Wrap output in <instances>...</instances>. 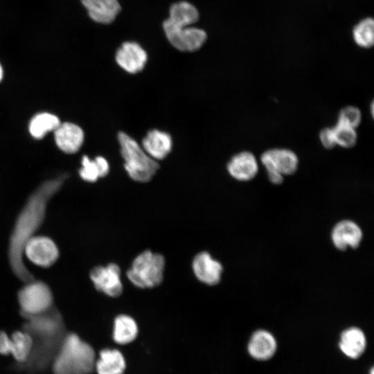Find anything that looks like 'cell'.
Masks as SVG:
<instances>
[{"mask_svg":"<svg viewBox=\"0 0 374 374\" xmlns=\"http://www.w3.org/2000/svg\"><path fill=\"white\" fill-rule=\"evenodd\" d=\"M170 135L158 130L149 131L142 141V148L153 159L166 158L172 149Z\"/></svg>","mask_w":374,"mask_h":374,"instance_id":"ac0fdd59","label":"cell"},{"mask_svg":"<svg viewBox=\"0 0 374 374\" xmlns=\"http://www.w3.org/2000/svg\"><path fill=\"white\" fill-rule=\"evenodd\" d=\"M24 256L39 267H48L58 259L59 249L51 238L35 235L26 242L24 249Z\"/></svg>","mask_w":374,"mask_h":374,"instance_id":"ba28073f","label":"cell"},{"mask_svg":"<svg viewBox=\"0 0 374 374\" xmlns=\"http://www.w3.org/2000/svg\"><path fill=\"white\" fill-rule=\"evenodd\" d=\"M11 340L10 337L3 331L0 332V354L9 355L10 354Z\"/></svg>","mask_w":374,"mask_h":374,"instance_id":"f546056e","label":"cell"},{"mask_svg":"<svg viewBox=\"0 0 374 374\" xmlns=\"http://www.w3.org/2000/svg\"><path fill=\"white\" fill-rule=\"evenodd\" d=\"M17 299L23 317L44 312L53 306V296L49 286L35 278L25 283L18 292Z\"/></svg>","mask_w":374,"mask_h":374,"instance_id":"8992f818","label":"cell"},{"mask_svg":"<svg viewBox=\"0 0 374 374\" xmlns=\"http://www.w3.org/2000/svg\"><path fill=\"white\" fill-rule=\"evenodd\" d=\"M64 177L42 183L30 195L17 215L11 231L8 249V262L14 274L24 283L35 278L24 261V249L26 242L42 224L51 198L60 189Z\"/></svg>","mask_w":374,"mask_h":374,"instance_id":"6da1fadb","label":"cell"},{"mask_svg":"<svg viewBox=\"0 0 374 374\" xmlns=\"http://www.w3.org/2000/svg\"><path fill=\"white\" fill-rule=\"evenodd\" d=\"M95 364L93 348L76 334L69 333L54 357L53 371L55 374H90Z\"/></svg>","mask_w":374,"mask_h":374,"instance_id":"3957f363","label":"cell"},{"mask_svg":"<svg viewBox=\"0 0 374 374\" xmlns=\"http://www.w3.org/2000/svg\"><path fill=\"white\" fill-rule=\"evenodd\" d=\"M24 318L23 330L33 339V349L26 362L35 368H42L55 355L66 335L62 316L53 306L44 312Z\"/></svg>","mask_w":374,"mask_h":374,"instance_id":"7a4b0ae2","label":"cell"},{"mask_svg":"<svg viewBox=\"0 0 374 374\" xmlns=\"http://www.w3.org/2000/svg\"><path fill=\"white\" fill-rule=\"evenodd\" d=\"M10 354L17 362H26L33 349V339L26 331H16L11 337Z\"/></svg>","mask_w":374,"mask_h":374,"instance_id":"cb8c5ba5","label":"cell"},{"mask_svg":"<svg viewBox=\"0 0 374 374\" xmlns=\"http://www.w3.org/2000/svg\"><path fill=\"white\" fill-rule=\"evenodd\" d=\"M116 62L124 71L136 73L143 69L148 60L146 51L135 42H125L117 50Z\"/></svg>","mask_w":374,"mask_h":374,"instance_id":"8fae6325","label":"cell"},{"mask_svg":"<svg viewBox=\"0 0 374 374\" xmlns=\"http://www.w3.org/2000/svg\"><path fill=\"white\" fill-rule=\"evenodd\" d=\"M164 265L163 256L145 251L134 260L127 276L138 287H153L163 280Z\"/></svg>","mask_w":374,"mask_h":374,"instance_id":"5b68a950","label":"cell"},{"mask_svg":"<svg viewBox=\"0 0 374 374\" xmlns=\"http://www.w3.org/2000/svg\"><path fill=\"white\" fill-rule=\"evenodd\" d=\"M54 132L55 143L63 152L74 153L80 148L84 141V132L77 125L60 123Z\"/></svg>","mask_w":374,"mask_h":374,"instance_id":"e0dca14e","label":"cell"},{"mask_svg":"<svg viewBox=\"0 0 374 374\" xmlns=\"http://www.w3.org/2000/svg\"><path fill=\"white\" fill-rule=\"evenodd\" d=\"M3 69H2V66L0 64V82L1 80H2V78H3Z\"/></svg>","mask_w":374,"mask_h":374,"instance_id":"1f68e13d","label":"cell"},{"mask_svg":"<svg viewBox=\"0 0 374 374\" xmlns=\"http://www.w3.org/2000/svg\"><path fill=\"white\" fill-rule=\"evenodd\" d=\"M118 140L125 162L124 167L129 176L136 181H149L159 168L158 163L126 133L120 132Z\"/></svg>","mask_w":374,"mask_h":374,"instance_id":"277c9868","label":"cell"},{"mask_svg":"<svg viewBox=\"0 0 374 374\" xmlns=\"http://www.w3.org/2000/svg\"><path fill=\"white\" fill-rule=\"evenodd\" d=\"M355 43L362 48H370L374 44V21L367 17L359 21L353 28Z\"/></svg>","mask_w":374,"mask_h":374,"instance_id":"484cf974","label":"cell"},{"mask_svg":"<svg viewBox=\"0 0 374 374\" xmlns=\"http://www.w3.org/2000/svg\"><path fill=\"white\" fill-rule=\"evenodd\" d=\"M374 371H373V368H371V374H373Z\"/></svg>","mask_w":374,"mask_h":374,"instance_id":"836d02e7","label":"cell"},{"mask_svg":"<svg viewBox=\"0 0 374 374\" xmlns=\"http://www.w3.org/2000/svg\"><path fill=\"white\" fill-rule=\"evenodd\" d=\"M119 267L110 263L106 267L96 266L90 271V278L96 289L105 294L116 297L121 295L123 285L120 278Z\"/></svg>","mask_w":374,"mask_h":374,"instance_id":"30bf717a","label":"cell"},{"mask_svg":"<svg viewBox=\"0 0 374 374\" xmlns=\"http://www.w3.org/2000/svg\"><path fill=\"white\" fill-rule=\"evenodd\" d=\"M319 139L322 145L328 150H331L336 146L332 127H325L319 133Z\"/></svg>","mask_w":374,"mask_h":374,"instance_id":"f1b7e54d","label":"cell"},{"mask_svg":"<svg viewBox=\"0 0 374 374\" xmlns=\"http://www.w3.org/2000/svg\"><path fill=\"white\" fill-rule=\"evenodd\" d=\"M331 238L333 244L339 250L357 248L362 241V231L355 222L345 220L334 226Z\"/></svg>","mask_w":374,"mask_h":374,"instance_id":"4fadbf2b","label":"cell"},{"mask_svg":"<svg viewBox=\"0 0 374 374\" xmlns=\"http://www.w3.org/2000/svg\"><path fill=\"white\" fill-rule=\"evenodd\" d=\"M163 28L169 42L181 51H195L199 49L206 40V32L192 26H177L165 20Z\"/></svg>","mask_w":374,"mask_h":374,"instance_id":"52a82bcc","label":"cell"},{"mask_svg":"<svg viewBox=\"0 0 374 374\" xmlns=\"http://www.w3.org/2000/svg\"><path fill=\"white\" fill-rule=\"evenodd\" d=\"M82 165L80 175L82 179L89 182H94L99 177H104L109 170L107 161L100 156L96 157L94 160H90L88 157L84 156Z\"/></svg>","mask_w":374,"mask_h":374,"instance_id":"603a6c76","label":"cell"},{"mask_svg":"<svg viewBox=\"0 0 374 374\" xmlns=\"http://www.w3.org/2000/svg\"><path fill=\"white\" fill-rule=\"evenodd\" d=\"M95 368L98 374H123L125 369V360L119 350L105 349L100 352Z\"/></svg>","mask_w":374,"mask_h":374,"instance_id":"ffe728a7","label":"cell"},{"mask_svg":"<svg viewBox=\"0 0 374 374\" xmlns=\"http://www.w3.org/2000/svg\"><path fill=\"white\" fill-rule=\"evenodd\" d=\"M260 161L266 170H274L283 176L295 173L299 167L297 154L287 148H272L265 151Z\"/></svg>","mask_w":374,"mask_h":374,"instance_id":"9c48e42d","label":"cell"},{"mask_svg":"<svg viewBox=\"0 0 374 374\" xmlns=\"http://www.w3.org/2000/svg\"><path fill=\"white\" fill-rule=\"evenodd\" d=\"M199 17L197 8L185 1L173 3L169 10V17L166 20L177 26H190L196 23Z\"/></svg>","mask_w":374,"mask_h":374,"instance_id":"44dd1931","label":"cell"},{"mask_svg":"<svg viewBox=\"0 0 374 374\" xmlns=\"http://www.w3.org/2000/svg\"><path fill=\"white\" fill-rule=\"evenodd\" d=\"M193 269L196 277L207 285H214L220 280L222 266L207 252H201L195 257Z\"/></svg>","mask_w":374,"mask_h":374,"instance_id":"5bb4252c","label":"cell"},{"mask_svg":"<svg viewBox=\"0 0 374 374\" xmlns=\"http://www.w3.org/2000/svg\"><path fill=\"white\" fill-rule=\"evenodd\" d=\"M332 128L336 145L347 149L355 145L357 141L356 129L339 123Z\"/></svg>","mask_w":374,"mask_h":374,"instance_id":"4316f807","label":"cell"},{"mask_svg":"<svg viewBox=\"0 0 374 374\" xmlns=\"http://www.w3.org/2000/svg\"><path fill=\"white\" fill-rule=\"evenodd\" d=\"M60 125L59 118L49 113H41L35 116L29 124V132L35 139H42L44 135L55 131Z\"/></svg>","mask_w":374,"mask_h":374,"instance_id":"d4e9b609","label":"cell"},{"mask_svg":"<svg viewBox=\"0 0 374 374\" xmlns=\"http://www.w3.org/2000/svg\"><path fill=\"white\" fill-rule=\"evenodd\" d=\"M339 346L346 356L350 359H357L366 349V336L359 328H348L341 332Z\"/></svg>","mask_w":374,"mask_h":374,"instance_id":"d6986e66","label":"cell"},{"mask_svg":"<svg viewBox=\"0 0 374 374\" xmlns=\"http://www.w3.org/2000/svg\"><path fill=\"white\" fill-rule=\"evenodd\" d=\"M138 327L136 321L130 316L119 315L114 321L113 338L119 344H127L136 337Z\"/></svg>","mask_w":374,"mask_h":374,"instance_id":"7402d4cb","label":"cell"},{"mask_svg":"<svg viewBox=\"0 0 374 374\" xmlns=\"http://www.w3.org/2000/svg\"><path fill=\"white\" fill-rule=\"evenodd\" d=\"M362 120V115L360 109L353 105H348L339 111L337 123L357 129Z\"/></svg>","mask_w":374,"mask_h":374,"instance_id":"83f0119b","label":"cell"},{"mask_svg":"<svg viewBox=\"0 0 374 374\" xmlns=\"http://www.w3.org/2000/svg\"><path fill=\"white\" fill-rule=\"evenodd\" d=\"M373 107H374L373 102H372L371 104V112L372 116H373V111H374Z\"/></svg>","mask_w":374,"mask_h":374,"instance_id":"d6a6232c","label":"cell"},{"mask_svg":"<svg viewBox=\"0 0 374 374\" xmlns=\"http://www.w3.org/2000/svg\"><path fill=\"white\" fill-rule=\"evenodd\" d=\"M89 17L103 24L113 22L121 11L118 0H81Z\"/></svg>","mask_w":374,"mask_h":374,"instance_id":"2e32d148","label":"cell"},{"mask_svg":"<svg viewBox=\"0 0 374 374\" xmlns=\"http://www.w3.org/2000/svg\"><path fill=\"white\" fill-rule=\"evenodd\" d=\"M269 181L275 185H279L283 182L284 176L274 170H267Z\"/></svg>","mask_w":374,"mask_h":374,"instance_id":"4dcf8cb0","label":"cell"},{"mask_svg":"<svg viewBox=\"0 0 374 374\" xmlns=\"http://www.w3.org/2000/svg\"><path fill=\"white\" fill-rule=\"evenodd\" d=\"M258 163L256 156L249 151H242L231 157L227 163L229 174L239 181H249L258 172Z\"/></svg>","mask_w":374,"mask_h":374,"instance_id":"7c38bea8","label":"cell"},{"mask_svg":"<svg viewBox=\"0 0 374 374\" xmlns=\"http://www.w3.org/2000/svg\"><path fill=\"white\" fill-rule=\"evenodd\" d=\"M277 349V343L273 335L265 330L253 333L247 346L251 357L256 360L265 361L271 358Z\"/></svg>","mask_w":374,"mask_h":374,"instance_id":"9a60e30c","label":"cell"}]
</instances>
